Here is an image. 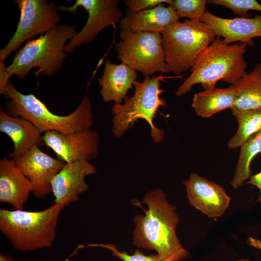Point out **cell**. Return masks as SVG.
Instances as JSON below:
<instances>
[{
  "label": "cell",
  "mask_w": 261,
  "mask_h": 261,
  "mask_svg": "<svg viewBox=\"0 0 261 261\" xmlns=\"http://www.w3.org/2000/svg\"><path fill=\"white\" fill-rule=\"evenodd\" d=\"M205 0H172V5L180 18L200 20L207 12Z\"/></svg>",
  "instance_id": "cb8c5ba5"
},
{
  "label": "cell",
  "mask_w": 261,
  "mask_h": 261,
  "mask_svg": "<svg viewBox=\"0 0 261 261\" xmlns=\"http://www.w3.org/2000/svg\"><path fill=\"white\" fill-rule=\"evenodd\" d=\"M231 85L236 93L235 102L232 108L249 110L261 108V63H257L251 72H246Z\"/></svg>",
  "instance_id": "44dd1931"
},
{
  "label": "cell",
  "mask_w": 261,
  "mask_h": 261,
  "mask_svg": "<svg viewBox=\"0 0 261 261\" xmlns=\"http://www.w3.org/2000/svg\"><path fill=\"white\" fill-rule=\"evenodd\" d=\"M77 31L72 25H58L37 39L31 40L16 53L6 67L10 76L24 79L31 70L38 67L37 74L51 76L61 67L66 58L65 47Z\"/></svg>",
  "instance_id": "5b68a950"
},
{
  "label": "cell",
  "mask_w": 261,
  "mask_h": 261,
  "mask_svg": "<svg viewBox=\"0 0 261 261\" xmlns=\"http://www.w3.org/2000/svg\"><path fill=\"white\" fill-rule=\"evenodd\" d=\"M43 138L44 145L65 163L90 161L98 152L99 137L91 129L70 134L49 131L44 133Z\"/></svg>",
  "instance_id": "8fae6325"
},
{
  "label": "cell",
  "mask_w": 261,
  "mask_h": 261,
  "mask_svg": "<svg viewBox=\"0 0 261 261\" xmlns=\"http://www.w3.org/2000/svg\"><path fill=\"white\" fill-rule=\"evenodd\" d=\"M179 21L174 8L161 3L151 9L136 13L127 10L120 22V30L158 32L161 34L166 29Z\"/></svg>",
  "instance_id": "2e32d148"
},
{
  "label": "cell",
  "mask_w": 261,
  "mask_h": 261,
  "mask_svg": "<svg viewBox=\"0 0 261 261\" xmlns=\"http://www.w3.org/2000/svg\"><path fill=\"white\" fill-rule=\"evenodd\" d=\"M164 77L158 76H145L142 82L135 81L133 86L134 93L127 98L124 103H115L112 108L113 132L116 138L122 137L139 119L146 120L150 126V135L156 143L163 139L164 131L157 128L153 119L160 106L165 107V100L160 97L163 90L160 82Z\"/></svg>",
  "instance_id": "8992f818"
},
{
  "label": "cell",
  "mask_w": 261,
  "mask_h": 261,
  "mask_svg": "<svg viewBox=\"0 0 261 261\" xmlns=\"http://www.w3.org/2000/svg\"><path fill=\"white\" fill-rule=\"evenodd\" d=\"M4 62L0 61V94L5 95L6 88L11 76L6 70Z\"/></svg>",
  "instance_id": "83f0119b"
},
{
  "label": "cell",
  "mask_w": 261,
  "mask_h": 261,
  "mask_svg": "<svg viewBox=\"0 0 261 261\" xmlns=\"http://www.w3.org/2000/svg\"><path fill=\"white\" fill-rule=\"evenodd\" d=\"M235 99V91L231 85L224 88L215 87L194 94L191 106L196 115L207 118L223 110L231 109Z\"/></svg>",
  "instance_id": "ffe728a7"
},
{
  "label": "cell",
  "mask_w": 261,
  "mask_h": 261,
  "mask_svg": "<svg viewBox=\"0 0 261 261\" xmlns=\"http://www.w3.org/2000/svg\"><path fill=\"white\" fill-rule=\"evenodd\" d=\"M118 0H76L72 6H58V11L75 14L79 7L88 14V18L83 29L66 44V53H72L76 47L92 41L103 29L120 23L123 12Z\"/></svg>",
  "instance_id": "30bf717a"
},
{
  "label": "cell",
  "mask_w": 261,
  "mask_h": 261,
  "mask_svg": "<svg viewBox=\"0 0 261 261\" xmlns=\"http://www.w3.org/2000/svg\"><path fill=\"white\" fill-rule=\"evenodd\" d=\"M247 183L255 186L259 188L261 193L259 202L261 203V172L251 176Z\"/></svg>",
  "instance_id": "f1b7e54d"
},
{
  "label": "cell",
  "mask_w": 261,
  "mask_h": 261,
  "mask_svg": "<svg viewBox=\"0 0 261 261\" xmlns=\"http://www.w3.org/2000/svg\"><path fill=\"white\" fill-rule=\"evenodd\" d=\"M5 91L10 99L5 104L8 114L28 120L42 133L56 131L70 134L90 129L93 124L91 103L86 95L73 112L60 116L51 112L34 94L19 92L11 80Z\"/></svg>",
  "instance_id": "3957f363"
},
{
  "label": "cell",
  "mask_w": 261,
  "mask_h": 261,
  "mask_svg": "<svg viewBox=\"0 0 261 261\" xmlns=\"http://www.w3.org/2000/svg\"><path fill=\"white\" fill-rule=\"evenodd\" d=\"M183 183L190 204L210 218L222 216L230 204L231 199L224 188L195 173Z\"/></svg>",
  "instance_id": "4fadbf2b"
},
{
  "label": "cell",
  "mask_w": 261,
  "mask_h": 261,
  "mask_svg": "<svg viewBox=\"0 0 261 261\" xmlns=\"http://www.w3.org/2000/svg\"><path fill=\"white\" fill-rule=\"evenodd\" d=\"M64 207L55 203L39 211L0 209V230L20 251L50 247L56 235L59 215Z\"/></svg>",
  "instance_id": "277c9868"
},
{
  "label": "cell",
  "mask_w": 261,
  "mask_h": 261,
  "mask_svg": "<svg viewBox=\"0 0 261 261\" xmlns=\"http://www.w3.org/2000/svg\"><path fill=\"white\" fill-rule=\"evenodd\" d=\"M85 246L101 247L108 249L112 251L114 256L117 257L123 261H175L174 260L163 257L158 254L149 256L144 254L139 250H135L132 255H129L127 251L120 252L116 246L112 244H92Z\"/></svg>",
  "instance_id": "d4e9b609"
},
{
  "label": "cell",
  "mask_w": 261,
  "mask_h": 261,
  "mask_svg": "<svg viewBox=\"0 0 261 261\" xmlns=\"http://www.w3.org/2000/svg\"><path fill=\"white\" fill-rule=\"evenodd\" d=\"M142 203L147 205V210L139 201L134 202L144 210L145 215L134 217L133 245L138 248L155 250L158 254L175 261L186 258L188 252L176 234L179 220L176 207L168 202L165 194L160 189H154L145 195Z\"/></svg>",
  "instance_id": "6da1fadb"
},
{
  "label": "cell",
  "mask_w": 261,
  "mask_h": 261,
  "mask_svg": "<svg viewBox=\"0 0 261 261\" xmlns=\"http://www.w3.org/2000/svg\"><path fill=\"white\" fill-rule=\"evenodd\" d=\"M206 24L216 37L227 44L239 42L253 46V40L261 37V15L254 17L222 18L207 11L200 20Z\"/></svg>",
  "instance_id": "9a60e30c"
},
{
  "label": "cell",
  "mask_w": 261,
  "mask_h": 261,
  "mask_svg": "<svg viewBox=\"0 0 261 261\" xmlns=\"http://www.w3.org/2000/svg\"><path fill=\"white\" fill-rule=\"evenodd\" d=\"M237 261H250L249 260H248V259H240V260H238Z\"/></svg>",
  "instance_id": "1f68e13d"
},
{
  "label": "cell",
  "mask_w": 261,
  "mask_h": 261,
  "mask_svg": "<svg viewBox=\"0 0 261 261\" xmlns=\"http://www.w3.org/2000/svg\"><path fill=\"white\" fill-rule=\"evenodd\" d=\"M96 172L95 167L90 161L66 163L52 181L55 203L65 207L77 201L80 195L88 188L85 177Z\"/></svg>",
  "instance_id": "5bb4252c"
},
{
  "label": "cell",
  "mask_w": 261,
  "mask_h": 261,
  "mask_svg": "<svg viewBox=\"0 0 261 261\" xmlns=\"http://www.w3.org/2000/svg\"><path fill=\"white\" fill-rule=\"evenodd\" d=\"M0 261H16L9 255H0Z\"/></svg>",
  "instance_id": "4dcf8cb0"
},
{
  "label": "cell",
  "mask_w": 261,
  "mask_h": 261,
  "mask_svg": "<svg viewBox=\"0 0 261 261\" xmlns=\"http://www.w3.org/2000/svg\"><path fill=\"white\" fill-rule=\"evenodd\" d=\"M261 153V129L250 136L241 146L231 186L235 188L241 186L250 178V163L258 154Z\"/></svg>",
  "instance_id": "603a6c76"
},
{
  "label": "cell",
  "mask_w": 261,
  "mask_h": 261,
  "mask_svg": "<svg viewBox=\"0 0 261 261\" xmlns=\"http://www.w3.org/2000/svg\"><path fill=\"white\" fill-rule=\"evenodd\" d=\"M0 131L7 134L13 142L14 151L9 155L12 159L22 155L34 146L45 145L43 135L30 122L11 116L1 108Z\"/></svg>",
  "instance_id": "ac0fdd59"
},
{
  "label": "cell",
  "mask_w": 261,
  "mask_h": 261,
  "mask_svg": "<svg viewBox=\"0 0 261 261\" xmlns=\"http://www.w3.org/2000/svg\"><path fill=\"white\" fill-rule=\"evenodd\" d=\"M13 159L31 183L32 192L40 198L52 193V181L66 163L44 152L38 146Z\"/></svg>",
  "instance_id": "7c38bea8"
},
{
  "label": "cell",
  "mask_w": 261,
  "mask_h": 261,
  "mask_svg": "<svg viewBox=\"0 0 261 261\" xmlns=\"http://www.w3.org/2000/svg\"><path fill=\"white\" fill-rule=\"evenodd\" d=\"M247 243L250 246L258 248L261 250V240L250 237L247 241Z\"/></svg>",
  "instance_id": "f546056e"
},
{
  "label": "cell",
  "mask_w": 261,
  "mask_h": 261,
  "mask_svg": "<svg viewBox=\"0 0 261 261\" xmlns=\"http://www.w3.org/2000/svg\"><path fill=\"white\" fill-rule=\"evenodd\" d=\"M32 187L13 159L0 160V202L23 209Z\"/></svg>",
  "instance_id": "e0dca14e"
},
{
  "label": "cell",
  "mask_w": 261,
  "mask_h": 261,
  "mask_svg": "<svg viewBox=\"0 0 261 261\" xmlns=\"http://www.w3.org/2000/svg\"><path fill=\"white\" fill-rule=\"evenodd\" d=\"M120 41L116 44L117 58L144 76L157 72H170L158 32L120 30Z\"/></svg>",
  "instance_id": "ba28073f"
},
{
  "label": "cell",
  "mask_w": 261,
  "mask_h": 261,
  "mask_svg": "<svg viewBox=\"0 0 261 261\" xmlns=\"http://www.w3.org/2000/svg\"><path fill=\"white\" fill-rule=\"evenodd\" d=\"M247 45L226 44L219 37L201 53L190 69V75L175 91L180 97L200 84L204 90L215 87L219 80L232 85L246 72L247 64L244 58Z\"/></svg>",
  "instance_id": "7a4b0ae2"
},
{
  "label": "cell",
  "mask_w": 261,
  "mask_h": 261,
  "mask_svg": "<svg viewBox=\"0 0 261 261\" xmlns=\"http://www.w3.org/2000/svg\"><path fill=\"white\" fill-rule=\"evenodd\" d=\"M123 1L130 12L136 13L153 8L161 3L171 5L172 0H124Z\"/></svg>",
  "instance_id": "4316f807"
},
{
  "label": "cell",
  "mask_w": 261,
  "mask_h": 261,
  "mask_svg": "<svg viewBox=\"0 0 261 261\" xmlns=\"http://www.w3.org/2000/svg\"><path fill=\"white\" fill-rule=\"evenodd\" d=\"M232 113L238 123L234 135L227 143V147L234 149L241 146L252 135L261 129V108L238 110L232 108Z\"/></svg>",
  "instance_id": "7402d4cb"
},
{
  "label": "cell",
  "mask_w": 261,
  "mask_h": 261,
  "mask_svg": "<svg viewBox=\"0 0 261 261\" xmlns=\"http://www.w3.org/2000/svg\"><path fill=\"white\" fill-rule=\"evenodd\" d=\"M207 3L221 5L233 11L235 15L248 17L247 13L251 10L261 12V4L255 0H210Z\"/></svg>",
  "instance_id": "484cf974"
},
{
  "label": "cell",
  "mask_w": 261,
  "mask_h": 261,
  "mask_svg": "<svg viewBox=\"0 0 261 261\" xmlns=\"http://www.w3.org/2000/svg\"><path fill=\"white\" fill-rule=\"evenodd\" d=\"M137 76L136 71L126 64H117L107 60L103 74L98 80L103 101L121 103L127 98V93L132 88Z\"/></svg>",
  "instance_id": "d6986e66"
},
{
  "label": "cell",
  "mask_w": 261,
  "mask_h": 261,
  "mask_svg": "<svg viewBox=\"0 0 261 261\" xmlns=\"http://www.w3.org/2000/svg\"><path fill=\"white\" fill-rule=\"evenodd\" d=\"M20 18L13 36L0 50V61L5 59L24 42L43 35L58 25L60 17L55 4L46 0H17Z\"/></svg>",
  "instance_id": "9c48e42d"
},
{
  "label": "cell",
  "mask_w": 261,
  "mask_h": 261,
  "mask_svg": "<svg viewBox=\"0 0 261 261\" xmlns=\"http://www.w3.org/2000/svg\"><path fill=\"white\" fill-rule=\"evenodd\" d=\"M161 34L166 63L176 75L191 69L216 37L205 23L189 19L172 25Z\"/></svg>",
  "instance_id": "52a82bcc"
}]
</instances>
